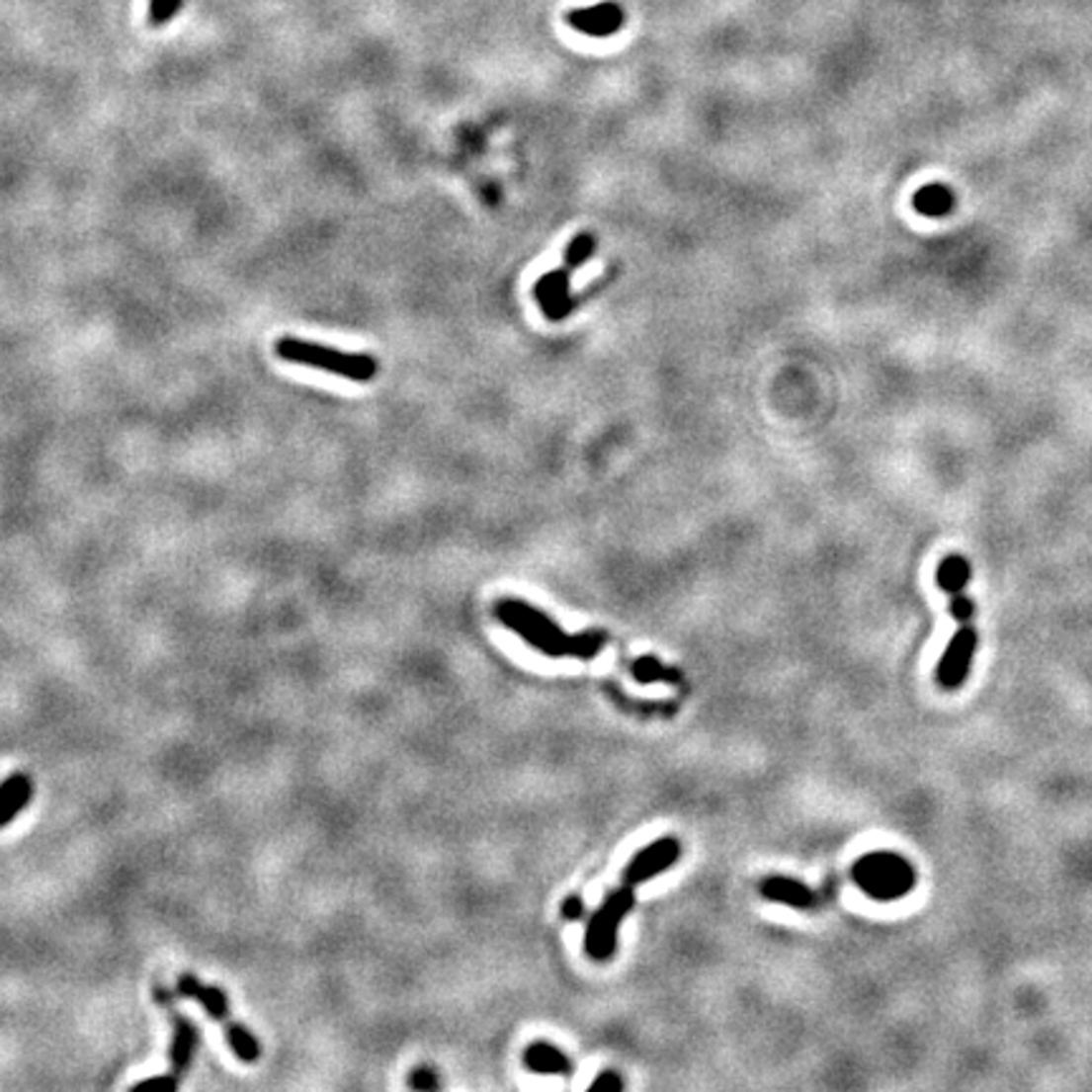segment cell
Returning a JSON list of instances; mask_svg holds the SVG:
<instances>
[{"mask_svg": "<svg viewBox=\"0 0 1092 1092\" xmlns=\"http://www.w3.org/2000/svg\"><path fill=\"white\" fill-rule=\"evenodd\" d=\"M968 579H971V564H968L966 556L951 554L938 564L936 582L949 595V610L959 623V630L949 640V647H946L944 658H941L936 670L938 683L949 691H956L966 683L978 647L976 602L966 592Z\"/></svg>", "mask_w": 1092, "mask_h": 1092, "instance_id": "cell-1", "label": "cell"}, {"mask_svg": "<svg viewBox=\"0 0 1092 1092\" xmlns=\"http://www.w3.org/2000/svg\"><path fill=\"white\" fill-rule=\"evenodd\" d=\"M493 613L504 628H509L521 640L529 642L534 650L544 652L549 658L589 660L605 647V632H600V630L566 635L549 615H544L542 610H537L529 602L498 600Z\"/></svg>", "mask_w": 1092, "mask_h": 1092, "instance_id": "cell-2", "label": "cell"}, {"mask_svg": "<svg viewBox=\"0 0 1092 1092\" xmlns=\"http://www.w3.org/2000/svg\"><path fill=\"white\" fill-rule=\"evenodd\" d=\"M276 355L294 365H306L321 373L347 378L352 382H370L378 375V360L370 355H349L339 349L316 342H303L296 337L276 339Z\"/></svg>", "mask_w": 1092, "mask_h": 1092, "instance_id": "cell-3", "label": "cell"}, {"mask_svg": "<svg viewBox=\"0 0 1092 1092\" xmlns=\"http://www.w3.org/2000/svg\"><path fill=\"white\" fill-rule=\"evenodd\" d=\"M635 905V887L623 882L592 913L584 933V951L592 961H610L618 951V931L625 915Z\"/></svg>", "mask_w": 1092, "mask_h": 1092, "instance_id": "cell-4", "label": "cell"}, {"mask_svg": "<svg viewBox=\"0 0 1092 1092\" xmlns=\"http://www.w3.org/2000/svg\"><path fill=\"white\" fill-rule=\"evenodd\" d=\"M855 881L876 898H898L913 887V868L898 855H873L855 865Z\"/></svg>", "mask_w": 1092, "mask_h": 1092, "instance_id": "cell-5", "label": "cell"}, {"mask_svg": "<svg viewBox=\"0 0 1092 1092\" xmlns=\"http://www.w3.org/2000/svg\"><path fill=\"white\" fill-rule=\"evenodd\" d=\"M155 1001L160 1004V1007L167 1009V1014H170L172 1019V1032H175V1035H172L170 1064H172V1075L180 1080V1077H185V1072H188L195 1050H198V1045H201V1032H198V1027H195L183 1012H178L175 999H172V994L165 989V986H155Z\"/></svg>", "mask_w": 1092, "mask_h": 1092, "instance_id": "cell-6", "label": "cell"}, {"mask_svg": "<svg viewBox=\"0 0 1092 1092\" xmlns=\"http://www.w3.org/2000/svg\"><path fill=\"white\" fill-rule=\"evenodd\" d=\"M678 858H681V842L675 837L650 842L647 847H642L640 853H635V858L630 860L628 868L623 870V882L637 887L640 882L652 881L668 868H673Z\"/></svg>", "mask_w": 1092, "mask_h": 1092, "instance_id": "cell-7", "label": "cell"}, {"mask_svg": "<svg viewBox=\"0 0 1092 1092\" xmlns=\"http://www.w3.org/2000/svg\"><path fill=\"white\" fill-rule=\"evenodd\" d=\"M569 281H572V271L569 269L549 271V274H544L537 281L534 296H537L546 319L561 321L572 311V284Z\"/></svg>", "mask_w": 1092, "mask_h": 1092, "instance_id": "cell-8", "label": "cell"}, {"mask_svg": "<svg viewBox=\"0 0 1092 1092\" xmlns=\"http://www.w3.org/2000/svg\"><path fill=\"white\" fill-rule=\"evenodd\" d=\"M759 892L764 900L790 905V908L797 910H817L822 905V895L801 881H797V878L769 876L761 881Z\"/></svg>", "mask_w": 1092, "mask_h": 1092, "instance_id": "cell-9", "label": "cell"}, {"mask_svg": "<svg viewBox=\"0 0 1092 1092\" xmlns=\"http://www.w3.org/2000/svg\"><path fill=\"white\" fill-rule=\"evenodd\" d=\"M566 24L577 29L579 34L587 36H613L623 29L625 13L618 3H600L592 8H579V11L566 13Z\"/></svg>", "mask_w": 1092, "mask_h": 1092, "instance_id": "cell-10", "label": "cell"}, {"mask_svg": "<svg viewBox=\"0 0 1092 1092\" xmlns=\"http://www.w3.org/2000/svg\"><path fill=\"white\" fill-rule=\"evenodd\" d=\"M178 994L183 996V999H195L198 1004H203L206 1012L210 1014L215 1022L220 1024L230 1022L228 996H225L223 989H217V986H203L193 973H183V976L178 978Z\"/></svg>", "mask_w": 1092, "mask_h": 1092, "instance_id": "cell-11", "label": "cell"}, {"mask_svg": "<svg viewBox=\"0 0 1092 1092\" xmlns=\"http://www.w3.org/2000/svg\"><path fill=\"white\" fill-rule=\"evenodd\" d=\"M524 1064L532 1069L534 1075H554V1077H569L572 1075V1059L561 1052L559 1047L546 1045V1042H534L527 1047L524 1052Z\"/></svg>", "mask_w": 1092, "mask_h": 1092, "instance_id": "cell-12", "label": "cell"}, {"mask_svg": "<svg viewBox=\"0 0 1092 1092\" xmlns=\"http://www.w3.org/2000/svg\"><path fill=\"white\" fill-rule=\"evenodd\" d=\"M913 210L923 217H946L956 210V193L946 183H928L913 193Z\"/></svg>", "mask_w": 1092, "mask_h": 1092, "instance_id": "cell-13", "label": "cell"}, {"mask_svg": "<svg viewBox=\"0 0 1092 1092\" xmlns=\"http://www.w3.org/2000/svg\"><path fill=\"white\" fill-rule=\"evenodd\" d=\"M31 795H34V784L24 774H16L6 784H0V827L11 824L21 814Z\"/></svg>", "mask_w": 1092, "mask_h": 1092, "instance_id": "cell-14", "label": "cell"}, {"mask_svg": "<svg viewBox=\"0 0 1092 1092\" xmlns=\"http://www.w3.org/2000/svg\"><path fill=\"white\" fill-rule=\"evenodd\" d=\"M630 670H632V678H635L637 683H670V686L683 683L681 670L673 668V665L660 663V660L652 658V655H642V658H637Z\"/></svg>", "mask_w": 1092, "mask_h": 1092, "instance_id": "cell-15", "label": "cell"}, {"mask_svg": "<svg viewBox=\"0 0 1092 1092\" xmlns=\"http://www.w3.org/2000/svg\"><path fill=\"white\" fill-rule=\"evenodd\" d=\"M225 1040H228L230 1050L238 1059L243 1062H256L261 1057V1045H258L256 1037L248 1032V1027L235 1022H225Z\"/></svg>", "mask_w": 1092, "mask_h": 1092, "instance_id": "cell-16", "label": "cell"}, {"mask_svg": "<svg viewBox=\"0 0 1092 1092\" xmlns=\"http://www.w3.org/2000/svg\"><path fill=\"white\" fill-rule=\"evenodd\" d=\"M595 246H597V240L592 233H579L574 235L572 243L566 246L564 251V269L574 271L579 269L582 264H587V258L595 253Z\"/></svg>", "mask_w": 1092, "mask_h": 1092, "instance_id": "cell-17", "label": "cell"}, {"mask_svg": "<svg viewBox=\"0 0 1092 1092\" xmlns=\"http://www.w3.org/2000/svg\"><path fill=\"white\" fill-rule=\"evenodd\" d=\"M407 1085H410L412 1090L433 1092L441 1087V1080H438V1072H435L433 1067H415L410 1072V1077H407Z\"/></svg>", "mask_w": 1092, "mask_h": 1092, "instance_id": "cell-18", "label": "cell"}, {"mask_svg": "<svg viewBox=\"0 0 1092 1092\" xmlns=\"http://www.w3.org/2000/svg\"><path fill=\"white\" fill-rule=\"evenodd\" d=\"M625 1087V1080L623 1077L615 1072V1069H605V1072H600V1077H597L592 1085H589V1090H623Z\"/></svg>", "mask_w": 1092, "mask_h": 1092, "instance_id": "cell-19", "label": "cell"}, {"mask_svg": "<svg viewBox=\"0 0 1092 1092\" xmlns=\"http://www.w3.org/2000/svg\"><path fill=\"white\" fill-rule=\"evenodd\" d=\"M584 900L582 895H566L564 903H561V918H566V921H579L584 915Z\"/></svg>", "mask_w": 1092, "mask_h": 1092, "instance_id": "cell-20", "label": "cell"}, {"mask_svg": "<svg viewBox=\"0 0 1092 1092\" xmlns=\"http://www.w3.org/2000/svg\"><path fill=\"white\" fill-rule=\"evenodd\" d=\"M178 1082H180L178 1077H175V1075H172V1072H170V1077H149V1080L137 1082V1085H134V1090H147V1087H162V1090H175V1087H178Z\"/></svg>", "mask_w": 1092, "mask_h": 1092, "instance_id": "cell-21", "label": "cell"}]
</instances>
